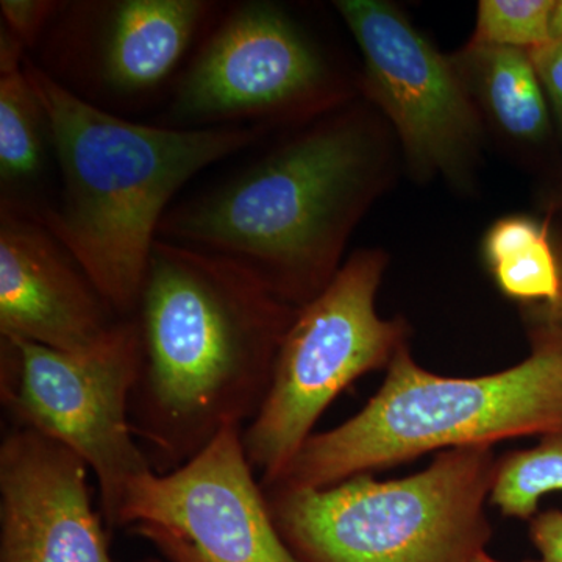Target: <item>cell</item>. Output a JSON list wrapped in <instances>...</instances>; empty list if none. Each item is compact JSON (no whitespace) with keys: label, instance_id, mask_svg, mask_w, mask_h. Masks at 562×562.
I'll return each mask as SVG.
<instances>
[{"label":"cell","instance_id":"2","mask_svg":"<svg viewBox=\"0 0 562 562\" xmlns=\"http://www.w3.org/2000/svg\"><path fill=\"white\" fill-rule=\"evenodd\" d=\"M387 139L371 111L339 106L231 180L173 206L158 238L238 261L294 308L341 269L382 192Z\"/></svg>","mask_w":562,"mask_h":562},{"label":"cell","instance_id":"17","mask_svg":"<svg viewBox=\"0 0 562 562\" xmlns=\"http://www.w3.org/2000/svg\"><path fill=\"white\" fill-rule=\"evenodd\" d=\"M498 290L525 305L552 303L560 292V262L547 225L520 233L486 258Z\"/></svg>","mask_w":562,"mask_h":562},{"label":"cell","instance_id":"13","mask_svg":"<svg viewBox=\"0 0 562 562\" xmlns=\"http://www.w3.org/2000/svg\"><path fill=\"white\" fill-rule=\"evenodd\" d=\"M213 10L202 0H121L103 5L98 72L116 94L149 92L176 70Z\"/></svg>","mask_w":562,"mask_h":562},{"label":"cell","instance_id":"22","mask_svg":"<svg viewBox=\"0 0 562 562\" xmlns=\"http://www.w3.org/2000/svg\"><path fill=\"white\" fill-rule=\"evenodd\" d=\"M554 249H557L558 262H560V292L552 303L528 305L527 321L562 328V239L554 246Z\"/></svg>","mask_w":562,"mask_h":562},{"label":"cell","instance_id":"21","mask_svg":"<svg viewBox=\"0 0 562 562\" xmlns=\"http://www.w3.org/2000/svg\"><path fill=\"white\" fill-rule=\"evenodd\" d=\"M530 539L538 549V560L520 562H562V512L547 509L538 513L530 520ZM482 562H505L495 560L490 553L484 554Z\"/></svg>","mask_w":562,"mask_h":562},{"label":"cell","instance_id":"1","mask_svg":"<svg viewBox=\"0 0 562 562\" xmlns=\"http://www.w3.org/2000/svg\"><path fill=\"white\" fill-rule=\"evenodd\" d=\"M295 313L238 261L157 239L132 316L140 369L131 398L133 435L155 472L257 416Z\"/></svg>","mask_w":562,"mask_h":562},{"label":"cell","instance_id":"20","mask_svg":"<svg viewBox=\"0 0 562 562\" xmlns=\"http://www.w3.org/2000/svg\"><path fill=\"white\" fill-rule=\"evenodd\" d=\"M532 66L558 121L562 125V41H550L528 50Z\"/></svg>","mask_w":562,"mask_h":562},{"label":"cell","instance_id":"10","mask_svg":"<svg viewBox=\"0 0 562 562\" xmlns=\"http://www.w3.org/2000/svg\"><path fill=\"white\" fill-rule=\"evenodd\" d=\"M362 54V90L394 127L419 176L460 181L479 150L482 124L454 60L382 0L335 2Z\"/></svg>","mask_w":562,"mask_h":562},{"label":"cell","instance_id":"5","mask_svg":"<svg viewBox=\"0 0 562 562\" xmlns=\"http://www.w3.org/2000/svg\"><path fill=\"white\" fill-rule=\"evenodd\" d=\"M495 464L492 446L460 447L405 479L361 473L322 490L265 494L295 562H482Z\"/></svg>","mask_w":562,"mask_h":562},{"label":"cell","instance_id":"6","mask_svg":"<svg viewBox=\"0 0 562 562\" xmlns=\"http://www.w3.org/2000/svg\"><path fill=\"white\" fill-rule=\"evenodd\" d=\"M387 257L355 251L317 297L297 308L277 353L260 412L243 446L262 490L279 482L335 398L366 373L390 368L408 346L405 319H383L376 292Z\"/></svg>","mask_w":562,"mask_h":562},{"label":"cell","instance_id":"9","mask_svg":"<svg viewBox=\"0 0 562 562\" xmlns=\"http://www.w3.org/2000/svg\"><path fill=\"white\" fill-rule=\"evenodd\" d=\"M255 473L243 428H225L180 468L138 476L117 528L146 539L169 562H295Z\"/></svg>","mask_w":562,"mask_h":562},{"label":"cell","instance_id":"18","mask_svg":"<svg viewBox=\"0 0 562 562\" xmlns=\"http://www.w3.org/2000/svg\"><path fill=\"white\" fill-rule=\"evenodd\" d=\"M553 0H483L471 44L531 50L550 41Z\"/></svg>","mask_w":562,"mask_h":562},{"label":"cell","instance_id":"11","mask_svg":"<svg viewBox=\"0 0 562 562\" xmlns=\"http://www.w3.org/2000/svg\"><path fill=\"white\" fill-rule=\"evenodd\" d=\"M88 471L61 443L7 430L0 443V562H117L92 506Z\"/></svg>","mask_w":562,"mask_h":562},{"label":"cell","instance_id":"16","mask_svg":"<svg viewBox=\"0 0 562 562\" xmlns=\"http://www.w3.org/2000/svg\"><path fill=\"white\" fill-rule=\"evenodd\" d=\"M557 491L562 492V428L541 436L532 449L497 458L490 503L503 516L531 520L541 498Z\"/></svg>","mask_w":562,"mask_h":562},{"label":"cell","instance_id":"7","mask_svg":"<svg viewBox=\"0 0 562 562\" xmlns=\"http://www.w3.org/2000/svg\"><path fill=\"white\" fill-rule=\"evenodd\" d=\"M139 369L135 317L121 319L103 341L79 353L0 336V401L10 427L38 432L85 461L111 530L128 486L154 471L131 424Z\"/></svg>","mask_w":562,"mask_h":562},{"label":"cell","instance_id":"15","mask_svg":"<svg viewBox=\"0 0 562 562\" xmlns=\"http://www.w3.org/2000/svg\"><path fill=\"white\" fill-rule=\"evenodd\" d=\"M46 138L49 124L24 61L0 63V179L7 187L2 195L38 177Z\"/></svg>","mask_w":562,"mask_h":562},{"label":"cell","instance_id":"19","mask_svg":"<svg viewBox=\"0 0 562 562\" xmlns=\"http://www.w3.org/2000/svg\"><path fill=\"white\" fill-rule=\"evenodd\" d=\"M60 3L52 0H2V27L24 47H32L40 38L44 25L57 13Z\"/></svg>","mask_w":562,"mask_h":562},{"label":"cell","instance_id":"23","mask_svg":"<svg viewBox=\"0 0 562 562\" xmlns=\"http://www.w3.org/2000/svg\"><path fill=\"white\" fill-rule=\"evenodd\" d=\"M550 41H562V0L554 2L550 18Z\"/></svg>","mask_w":562,"mask_h":562},{"label":"cell","instance_id":"4","mask_svg":"<svg viewBox=\"0 0 562 562\" xmlns=\"http://www.w3.org/2000/svg\"><path fill=\"white\" fill-rule=\"evenodd\" d=\"M528 325L527 360L472 379L428 372L403 347L364 408L331 430L314 432L269 487L322 490L438 450L560 430L562 328Z\"/></svg>","mask_w":562,"mask_h":562},{"label":"cell","instance_id":"12","mask_svg":"<svg viewBox=\"0 0 562 562\" xmlns=\"http://www.w3.org/2000/svg\"><path fill=\"white\" fill-rule=\"evenodd\" d=\"M122 317L61 243L21 203H0V336L79 353Z\"/></svg>","mask_w":562,"mask_h":562},{"label":"cell","instance_id":"14","mask_svg":"<svg viewBox=\"0 0 562 562\" xmlns=\"http://www.w3.org/2000/svg\"><path fill=\"white\" fill-rule=\"evenodd\" d=\"M454 63L506 135L525 143L549 135V102L528 50L469 43Z\"/></svg>","mask_w":562,"mask_h":562},{"label":"cell","instance_id":"3","mask_svg":"<svg viewBox=\"0 0 562 562\" xmlns=\"http://www.w3.org/2000/svg\"><path fill=\"white\" fill-rule=\"evenodd\" d=\"M24 70L46 113L61 192L55 205H21L72 255L114 313L132 317L173 195L268 128L136 124L85 101L31 58Z\"/></svg>","mask_w":562,"mask_h":562},{"label":"cell","instance_id":"8","mask_svg":"<svg viewBox=\"0 0 562 562\" xmlns=\"http://www.w3.org/2000/svg\"><path fill=\"white\" fill-rule=\"evenodd\" d=\"M347 94L321 52L271 2L233 9L184 70L172 110L205 127L310 121L346 105Z\"/></svg>","mask_w":562,"mask_h":562}]
</instances>
